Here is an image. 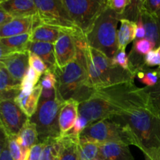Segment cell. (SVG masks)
Masks as SVG:
<instances>
[{
	"instance_id": "cell-39",
	"label": "cell",
	"mask_w": 160,
	"mask_h": 160,
	"mask_svg": "<svg viewBox=\"0 0 160 160\" xmlns=\"http://www.w3.org/2000/svg\"><path fill=\"white\" fill-rule=\"evenodd\" d=\"M88 125H89L88 121L84 117H83L82 116L79 115L78 116V119H77L76 122H75L73 128H72V129L70 130L67 134H72V135L80 137V135H81V133L83 132V131H84V130L85 129Z\"/></svg>"
},
{
	"instance_id": "cell-48",
	"label": "cell",
	"mask_w": 160,
	"mask_h": 160,
	"mask_svg": "<svg viewBox=\"0 0 160 160\" xmlns=\"http://www.w3.org/2000/svg\"><path fill=\"white\" fill-rule=\"evenodd\" d=\"M145 160H160V154L159 153H152V154H145Z\"/></svg>"
},
{
	"instance_id": "cell-2",
	"label": "cell",
	"mask_w": 160,
	"mask_h": 160,
	"mask_svg": "<svg viewBox=\"0 0 160 160\" xmlns=\"http://www.w3.org/2000/svg\"><path fill=\"white\" fill-rule=\"evenodd\" d=\"M77 42L84 52L88 84L91 88L95 91L121 83L134 81L135 75L131 70L115 65L112 59L88 46L86 40L77 39Z\"/></svg>"
},
{
	"instance_id": "cell-4",
	"label": "cell",
	"mask_w": 160,
	"mask_h": 160,
	"mask_svg": "<svg viewBox=\"0 0 160 160\" xmlns=\"http://www.w3.org/2000/svg\"><path fill=\"white\" fill-rule=\"evenodd\" d=\"M131 129L138 148L145 154H160V118L148 107H142L112 118Z\"/></svg>"
},
{
	"instance_id": "cell-29",
	"label": "cell",
	"mask_w": 160,
	"mask_h": 160,
	"mask_svg": "<svg viewBox=\"0 0 160 160\" xmlns=\"http://www.w3.org/2000/svg\"><path fill=\"white\" fill-rule=\"evenodd\" d=\"M43 144L44 146L40 160H57L60 148L59 138L48 139L43 142Z\"/></svg>"
},
{
	"instance_id": "cell-32",
	"label": "cell",
	"mask_w": 160,
	"mask_h": 160,
	"mask_svg": "<svg viewBox=\"0 0 160 160\" xmlns=\"http://www.w3.org/2000/svg\"><path fill=\"white\" fill-rule=\"evenodd\" d=\"M131 49L141 56H145L148 53L155 49V45L152 42L146 38L136 39L134 42Z\"/></svg>"
},
{
	"instance_id": "cell-49",
	"label": "cell",
	"mask_w": 160,
	"mask_h": 160,
	"mask_svg": "<svg viewBox=\"0 0 160 160\" xmlns=\"http://www.w3.org/2000/svg\"><path fill=\"white\" fill-rule=\"evenodd\" d=\"M2 1H3V0H0V3H1Z\"/></svg>"
},
{
	"instance_id": "cell-11",
	"label": "cell",
	"mask_w": 160,
	"mask_h": 160,
	"mask_svg": "<svg viewBox=\"0 0 160 160\" xmlns=\"http://www.w3.org/2000/svg\"><path fill=\"white\" fill-rule=\"evenodd\" d=\"M56 67L62 68L73 60L78 54L76 38L71 34L61 32L54 44Z\"/></svg>"
},
{
	"instance_id": "cell-31",
	"label": "cell",
	"mask_w": 160,
	"mask_h": 160,
	"mask_svg": "<svg viewBox=\"0 0 160 160\" xmlns=\"http://www.w3.org/2000/svg\"><path fill=\"white\" fill-rule=\"evenodd\" d=\"M17 136L15 137H9L7 138L8 142V148H9V153L12 157V160H26L28 156V153L25 152L21 148L20 145L17 142Z\"/></svg>"
},
{
	"instance_id": "cell-36",
	"label": "cell",
	"mask_w": 160,
	"mask_h": 160,
	"mask_svg": "<svg viewBox=\"0 0 160 160\" xmlns=\"http://www.w3.org/2000/svg\"><path fill=\"white\" fill-rule=\"evenodd\" d=\"M142 9L160 19V0H142Z\"/></svg>"
},
{
	"instance_id": "cell-13",
	"label": "cell",
	"mask_w": 160,
	"mask_h": 160,
	"mask_svg": "<svg viewBox=\"0 0 160 160\" xmlns=\"http://www.w3.org/2000/svg\"><path fill=\"white\" fill-rule=\"evenodd\" d=\"M40 23L38 15L12 18L9 22L0 27V39L31 33L33 28Z\"/></svg>"
},
{
	"instance_id": "cell-44",
	"label": "cell",
	"mask_w": 160,
	"mask_h": 160,
	"mask_svg": "<svg viewBox=\"0 0 160 160\" xmlns=\"http://www.w3.org/2000/svg\"><path fill=\"white\" fill-rule=\"evenodd\" d=\"M1 3H0V27H2L5 23H6L7 22H9V20H11L12 19V17L10 15H9L4 10V9L2 7Z\"/></svg>"
},
{
	"instance_id": "cell-24",
	"label": "cell",
	"mask_w": 160,
	"mask_h": 160,
	"mask_svg": "<svg viewBox=\"0 0 160 160\" xmlns=\"http://www.w3.org/2000/svg\"><path fill=\"white\" fill-rule=\"evenodd\" d=\"M120 22V28L117 32L118 51H125L128 44L136 39L137 23L125 19H121Z\"/></svg>"
},
{
	"instance_id": "cell-28",
	"label": "cell",
	"mask_w": 160,
	"mask_h": 160,
	"mask_svg": "<svg viewBox=\"0 0 160 160\" xmlns=\"http://www.w3.org/2000/svg\"><path fill=\"white\" fill-rule=\"evenodd\" d=\"M40 78L41 77L38 73L34 69L29 67L20 83V92L25 94H31L34 91V88L38 85Z\"/></svg>"
},
{
	"instance_id": "cell-35",
	"label": "cell",
	"mask_w": 160,
	"mask_h": 160,
	"mask_svg": "<svg viewBox=\"0 0 160 160\" xmlns=\"http://www.w3.org/2000/svg\"><path fill=\"white\" fill-rule=\"evenodd\" d=\"M160 78V70L158 68V70H148L145 73L143 78L139 81L142 83L145 84L146 87H152L156 85L157 82L159 81Z\"/></svg>"
},
{
	"instance_id": "cell-16",
	"label": "cell",
	"mask_w": 160,
	"mask_h": 160,
	"mask_svg": "<svg viewBox=\"0 0 160 160\" xmlns=\"http://www.w3.org/2000/svg\"><path fill=\"white\" fill-rule=\"evenodd\" d=\"M99 156L101 160H134L129 145L117 142L99 145Z\"/></svg>"
},
{
	"instance_id": "cell-26",
	"label": "cell",
	"mask_w": 160,
	"mask_h": 160,
	"mask_svg": "<svg viewBox=\"0 0 160 160\" xmlns=\"http://www.w3.org/2000/svg\"><path fill=\"white\" fill-rule=\"evenodd\" d=\"M0 42L12 52H28V44L31 42L30 41V33L2 38L0 39Z\"/></svg>"
},
{
	"instance_id": "cell-1",
	"label": "cell",
	"mask_w": 160,
	"mask_h": 160,
	"mask_svg": "<svg viewBox=\"0 0 160 160\" xmlns=\"http://www.w3.org/2000/svg\"><path fill=\"white\" fill-rule=\"evenodd\" d=\"M142 107H148L144 88L128 81L95 90L88 99L80 103L79 115L91 124Z\"/></svg>"
},
{
	"instance_id": "cell-15",
	"label": "cell",
	"mask_w": 160,
	"mask_h": 160,
	"mask_svg": "<svg viewBox=\"0 0 160 160\" xmlns=\"http://www.w3.org/2000/svg\"><path fill=\"white\" fill-rule=\"evenodd\" d=\"M1 6L12 18L38 15L34 0H6L2 2Z\"/></svg>"
},
{
	"instance_id": "cell-7",
	"label": "cell",
	"mask_w": 160,
	"mask_h": 160,
	"mask_svg": "<svg viewBox=\"0 0 160 160\" xmlns=\"http://www.w3.org/2000/svg\"><path fill=\"white\" fill-rule=\"evenodd\" d=\"M40 23L56 28L76 39L86 40L84 33L75 25L62 0H34Z\"/></svg>"
},
{
	"instance_id": "cell-37",
	"label": "cell",
	"mask_w": 160,
	"mask_h": 160,
	"mask_svg": "<svg viewBox=\"0 0 160 160\" xmlns=\"http://www.w3.org/2000/svg\"><path fill=\"white\" fill-rule=\"evenodd\" d=\"M130 1L131 0H107L106 1V5L109 9H112L121 16L130 3Z\"/></svg>"
},
{
	"instance_id": "cell-30",
	"label": "cell",
	"mask_w": 160,
	"mask_h": 160,
	"mask_svg": "<svg viewBox=\"0 0 160 160\" xmlns=\"http://www.w3.org/2000/svg\"><path fill=\"white\" fill-rule=\"evenodd\" d=\"M142 0H131L120 18L137 23L141 17Z\"/></svg>"
},
{
	"instance_id": "cell-19",
	"label": "cell",
	"mask_w": 160,
	"mask_h": 160,
	"mask_svg": "<svg viewBox=\"0 0 160 160\" xmlns=\"http://www.w3.org/2000/svg\"><path fill=\"white\" fill-rule=\"evenodd\" d=\"M20 92V82L16 81L0 62V101L13 99Z\"/></svg>"
},
{
	"instance_id": "cell-25",
	"label": "cell",
	"mask_w": 160,
	"mask_h": 160,
	"mask_svg": "<svg viewBox=\"0 0 160 160\" xmlns=\"http://www.w3.org/2000/svg\"><path fill=\"white\" fill-rule=\"evenodd\" d=\"M79 160H101L99 156V145L95 142L80 138L78 143Z\"/></svg>"
},
{
	"instance_id": "cell-33",
	"label": "cell",
	"mask_w": 160,
	"mask_h": 160,
	"mask_svg": "<svg viewBox=\"0 0 160 160\" xmlns=\"http://www.w3.org/2000/svg\"><path fill=\"white\" fill-rule=\"evenodd\" d=\"M28 55H29V67L34 69L38 73L39 76L42 77L46 72V70H48L46 65L41 58L34 53L28 52Z\"/></svg>"
},
{
	"instance_id": "cell-40",
	"label": "cell",
	"mask_w": 160,
	"mask_h": 160,
	"mask_svg": "<svg viewBox=\"0 0 160 160\" xmlns=\"http://www.w3.org/2000/svg\"><path fill=\"white\" fill-rule=\"evenodd\" d=\"M112 62L115 65L119 66L125 70H130L129 59H128V56L125 51H117V54L112 59Z\"/></svg>"
},
{
	"instance_id": "cell-5",
	"label": "cell",
	"mask_w": 160,
	"mask_h": 160,
	"mask_svg": "<svg viewBox=\"0 0 160 160\" xmlns=\"http://www.w3.org/2000/svg\"><path fill=\"white\" fill-rule=\"evenodd\" d=\"M120 20V16L117 12L106 6L85 35L88 46L103 53L109 59H113L118 51L117 24Z\"/></svg>"
},
{
	"instance_id": "cell-41",
	"label": "cell",
	"mask_w": 160,
	"mask_h": 160,
	"mask_svg": "<svg viewBox=\"0 0 160 160\" xmlns=\"http://www.w3.org/2000/svg\"><path fill=\"white\" fill-rule=\"evenodd\" d=\"M43 146V143H38L37 145L33 146L30 149V152L28 153V156L26 160H40Z\"/></svg>"
},
{
	"instance_id": "cell-22",
	"label": "cell",
	"mask_w": 160,
	"mask_h": 160,
	"mask_svg": "<svg viewBox=\"0 0 160 160\" xmlns=\"http://www.w3.org/2000/svg\"><path fill=\"white\" fill-rule=\"evenodd\" d=\"M16 138L21 148L28 153L33 146L38 143L37 128L35 124L30 120V118L23 125Z\"/></svg>"
},
{
	"instance_id": "cell-10",
	"label": "cell",
	"mask_w": 160,
	"mask_h": 160,
	"mask_svg": "<svg viewBox=\"0 0 160 160\" xmlns=\"http://www.w3.org/2000/svg\"><path fill=\"white\" fill-rule=\"evenodd\" d=\"M28 120L29 118L13 99L0 101V127L6 137L18 135Z\"/></svg>"
},
{
	"instance_id": "cell-6",
	"label": "cell",
	"mask_w": 160,
	"mask_h": 160,
	"mask_svg": "<svg viewBox=\"0 0 160 160\" xmlns=\"http://www.w3.org/2000/svg\"><path fill=\"white\" fill-rule=\"evenodd\" d=\"M80 138L95 142L98 145L117 142L138 147L137 140L131 129L112 119H106L91 123L83 131Z\"/></svg>"
},
{
	"instance_id": "cell-18",
	"label": "cell",
	"mask_w": 160,
	"mask_h": 160,
	"mask_svg": "<svg viewBox=\"0 0 160 160\" xmlns=\"http://www.w3.org/2000/svg\"><path fill=\"white\" fill-rule=\"evenodd\" d=\"M42 91V87L38 84L31 94H25L20 92L14 98V102L28 118H31L37 110Z\"/></svg>"
},
{
	"instance_id": "cell-23",
	"label": "cell",
	"mask_w": 160,
	"mask_h": 160,
	"mask_svg": "<svg viewBox=\"0 0 160 160\" xmlns=\"http://www.w3.org/2000/svg\"><path fill=\"white\" fill-rule=\"evenodd\" d=\"M61 32L62 31L58 28L40 23L33 28L30 33V41L51 43L54 45L59 38Z\"/></svg>"
},
{
	"instance_id": "cell-47",
	"label": "cell",
	"mask_w": 160,
	"mask_h": 160,
	"mask_svg": "<svg viewBox=\"0 0 160 160\" xmlns=\"http://www.w3.org/2000/svg\"><path fill=\"white\" fill-rule=\"evenodd\" d=\"M12 52L9 51L6 47H5L4 45L2 44V42H0V61L3 59L6 56H7L8 54L11 53Z\"/></svg>"
},
{
	"instance_id": "cell-27",
	"label": "cell",
	"mask_w": 160,
	"mask_h": 160,
	"mask_svg": "<svg viewBox=\"0 0 160 160\" xmlns=\"http://www.w3.org/2000/svg\"><path fill=\"white\" fill-rule=\"evenodd\" d=\"M148 98V108L160 118V78L156 85L144 88Z\"/></svg>"
},
{
	"instance_id": "cell-42",
	"label": "cell",
	"mask_w": 160,
	"mask_h": 160,
	"mask_svg": "<svg viewBox=\"0 0 160 160\" xmlns=\"http://www.w3.org/2000/svg\"><path fill=\"white\" fill-rule=\"evenodd\" d=\"M57 98V90L56 88L52 89H42L41 93L40 101L52 100Z\"/></svg>"
},
{
	"instance_id": "cell-17",
	"label": "cell",
	"mask_w": 160,
	"mask_h": 160,
	"mask_svg": "<svg viewBox=\"0 0 160 160\" xmlns=\"http://www.w3.org/2000/svg\"><path fill=\"white\" fill-rule=\"evenodd\" d=\"M28 52L34 53L41 58L46 65L47 70L54 72L56 67V62L53 44L30 42L28 46Z\"/></svg>"
},
{
	"instance_id": "cell-21",
	"label": "cell",
	"mask_w": 160,
	"mask_h": 160,
	"mask_svg": "<svg viewBox=\"0 0 160 160\" xmlns=\"http://www.w3.org/2000/svg\"><path fill=\"white\" fill-rule=\"evenodd\" d=\"M80 137L67 134L59 138L60 148L57 160H79L78 143Z\"/></svg>"
},
{
	"instance_id": "cell-3",
	"label": "cell",
	"mask_w": 160,
	"mask_h": 160,
	"mask_svg": "<svg viewBox=\"0 0 160 160\" xmlns=\"http://www.w3.org/2000/svg\"><path fill=\"white\" fill-rule=\"evenodd\" d=\"M77 45L76 58L62 68L56 67L53 73L56 78L58 98L62 102L72 99L81 103L88 99L95 90L88 84L85 58L78 42Z\"/></svg>"
},
{
	"instance_id": "cell-12",
	"label": "cell",
	"mask_w": 160,
	"mask_h": 160,
	"mask_svg": "<svg viewBox=\"0 0 160 160\" xmlns=\"http://www.w3.org/2000/svg\"><path fill=\"white\" fill-rule=\"evenodd\" d=\"M13 79L21 83L29 68L28 52H11L0 61Z\"/></svg>"
},
{
	"instance_id": "cell-14",
	"label": "cell",
	"mask_w": 160,
	"mask_h": 160,
	"mask_svg": "<svg viewBox=\"0 0 160 160\" xmlns=\"http://www.w3.org/2000/svg\"><path fill=\"white\" fill-rule=\"evenodd\" d=\"M80 103L75 100H67L64 102L60 109L59 116V124L60 135H66L74 126L79 116Z\"/></svg>"
},
{
	"instance_id": "cell-9",
	"label": "cell",
	"mask_w": 160,
	"mask_h": 160,
	"mask_svg": "<svg viewBox=\"0 0 160 160\" xmlns=\"http://www.w3.org/2000/svg\"><path fill=\"white\" fill-rule=\"evenodd\" d=\"M69 15L84 35L106 8V0H62Z\"/></svg>"
},
{
	"instance_id": "cell-43",
	"label": "cell",
	"mask_w": 160,
	"mask_h": 160,
	"mask_svg": "<svg viewBox=\"0 0 160 160\" xmlns=\"http://www.w3.org/2000/svg\"><path fill=\"white\" fill-rule=\"evenodd\" d=\"M137 28H136V39L145 38V29L144 28L143 23H142L141 17L137 23ZM135 39V40H136Z\"/></svg>"
},
{
	"instance_id": "cell-45",
	"label": "cell",
	"mask_w": 160,
	"mask_h": 160,
	"mask_svg": "<svg viewBox=\"0 0 160 160\" xmlns=\"http://www.w3.org/2000/svg\"><path fill=\"white\" fill-rule=\"evenodd\" d=\"M6 143H7V137L0 127V156H1L3 150H4L5 147H6Z\"/></svg>"
},
{
	"instance_id": "cell-46",
	"label": "cell",
	"mask_w": 160,
	"mask_h": 160,
	"mask_svg": "<svg viewBox=\"0 0 160 160\" xmlns=\"http://www.w3.org/2000/svg\"><path fill=\"white\" fill-rule=\"evenodd\" d=\"M0 160H12L10 156V153H9V148H8V142L6 143V145L5 147L4 150H3L1 156H0Z\"/></svg>"
},
{
	"instance_id": "cell-38",
	"label": "cell",
	"mask_w": 160,
	"mask_h": 160,
	"mask_svg": "<svg viewBox=\"0 0 160 160\" xmlns=\"http://www.w3.org/2000/svg\"><path fill=\"white\" fill-rule=\"evenodd\" d=\"M145 62L148 67L158 66L160 70V46L145 56Z\"/></svg>"
},
{
	"instance_id": "cell-8",
	"label": "cell",
	"mask_w": 160,
	"mask_h": 160,
	"mask_svg": "<svg viewBox=\"0 0 160 160\" xmlns=\"http://www.w3.org/2000/svg\"><path fill=\"white\" fill-rule=\"evenodd\" d=\"M63 102L58 96L52 100L39 101L37 110L30 118L37 128L38 143L61 137L59 116Z\"/></svg>"
},
{
	"instance_id": "cell-34",
	"label": "cell",
	"mask_w": 160,
	"mask_h": 160,
	"mask_svg": "<svg viewBox=\"0 0 160 160\" xmlns=\"http://www.w3.org/2000/svg\"><path fill=\"white\" fill-rule=\"evenodd\" d=\"M42 89H52L56 87V78L53 72L46 70L45 73L41 77L38 82Z\"/></svg>"
},
{
	"instance_id": "cell-20",
	"label": "cell",
	"mask_w": 160,
	"mask_h": 160,
	"mask_svg": "<svg viewBox=\"0 0 160 160\" xmlns=\"http://www.w3.org/2000/svg\"><path fill=\"white\" fill-rule=\"evenodd\" d=\"M141 20L145 29V38L152 42L155 49L160 46V19L141 9Z\"/></svg>"
}]
</instances>
